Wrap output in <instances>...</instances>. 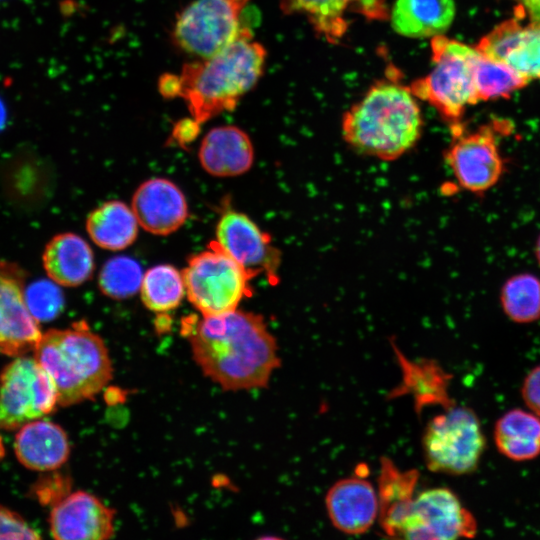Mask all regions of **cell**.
Segmentation results:
<instances>
[{
	"label": "cell",
	"mask_w": 540,
	"mask_h": 540,
	"mask_svg": "<svg viewBox=\"0 0 540 540\" xmlns=\"http://www.w3.org/2000/svg\"><path fill=\"white\" fill-rule=\"evenodd\" d=\"M56 405V386L35 358L17 356L4 367L0 374V428H21L51 413Z\"/></svg>",
	"instance_id": "9c48e42d"
},
{
	"label": "cell",
	"mask_w": 540,
	"mask_h": 540,
	"mask_svg": "<svg viewBox=\"0 0 540 540\" xmlns=\"http://www.w3.org/2000/svg\"><path fill=\"white\" fill-rule=\"evenodd\" d=\"M202 168L216 177L246 173L254 161V149L248 134L234 125L215 127L204 136L199 147Z\"/></svg>",
	"instance_id": "d6986e66"
},
{
	"label": "cell",
	"mask_w": 540,
	"mask_h": 540,
	"mask_svg": "<svg viewBox=\"0 0 540 540\" xmlns=\"http://www.w3.org/2000/svg\"><path fill=\"white\" fill-rule=\"evenodd\" d=\"M522 396L527 406L540 417V365L526 376Z\"/></svg>",
	"instance_id": "836d02e7"
},
{
	"label": "cell",
	"mask_w": 540,
	"mask_h": 540,
	"mask_svg": "<svg viewBox=\"0 0 540 540\" xmlns=\"http://www.w3.org/2000/svg\"><path fill=\"white\" fill-rule=\"evenodd\" d=\"M43 267L59 286L76 287L88 281L95 267L89 244L71 232L55 235L45 246Z\"/></svg>",
	"instance_id": "44dd1931"
},
{
	"label": "cell",
	"mask_w": 540,
	"mask_h": 540,
	"mask_svg": "<svg viewBox=\"0 0 540 540\" xmlns=\"http://www.w3.org/2000/svg\"><path fill=\"white\" fill-rule=\"evenodd\" d=\"M325 506L333 526L349 535L368 531L379 514L378 493L362 476L335 482L327 491Z\"/></svg>",
	"instance_id": "ac0fdd59"
},
{
	"label": "cell",
	"mask_w": 540,
	"mask_h": 540,
	"mask_svg": "<svg viewBox=\"0 0 540 540\" xmlns=\"http://www.w3.org/2000/svg\"><path fill=\"white\" fill-rule=\"evenodd\" d=\"M409 86L396 79L373 84L344 114V141L357 153L393 161L419 141L423 118Z\"/></svg>",
	"instance_id": "7a4b0ae2"
},
{
	"label": "cell",
	"mask_w": 540,
	"mask_h": 540,
	"mask_svg": "<svg viewBox=\"0 0 540 540\" xmlns=\"http://www.w3.org/2000/svg\"><path fill=\"white\" fill-rule=\"evenodd\" d=\"M267 52L246 29L220 53L187 62L180 72L184 99L200 124L234 110L263 74Z\"/></svg>",
	"instance_id": "3957f363"
},
{
	"label": "cell",
	"mask_w": 540,
	"mask_h": 540,
	"mask_svg": "<svg viewBox=\"0 0 540 540\" xmlns=\"http://www.w3.org/2000/svg\"><path fill=\"white\" fill-rule=\"evenodd\" d=\"M494 124L465 132L452 131L453 140L444 158L459 185L472 193H484L495 186L505 171Z\"/></svg>",
	"instance_id": "8fae6325"
},
{
	"label": "cell",
	"mask_w": 540,
	"mask_h": 540,
	"mask_svg": "<svg viewBox=\"0 0 540 540\" xmlns=\"http://www.w3.org/2000/svg\"><path fill=\"white\" fill-rule=\"evenodd\" d=\"M26 271L0 260V353L22 356L34 351L42 333L26 301Z\"/></svg>",
	"instance_id": "7c38bea8"
},
{
	"label": "cell",
	"mask_w": 540,
	"mask_h": 540,
	"mask_svg": "<svg viewBox=\"0 0 540 540\" xmlns=\"http://www.w3.org/2000/svg\"><path fill=\"white\" fill-rule=\"evenodd\" d=\"M378 477L379 523L383 532L396 538L407 508L414 498L419 473L400 470L389 458L381 459Z\"/></svg>",
	"instance_id": "603a6c76"
},
{
	"label": "cell",
	"mask_w": 540,
	"mask_h": 540,
	"mask_svg": "<svg viewBox=\"0 0 540 540\" xmlns=\"http://www.w3.org/2000/svg\"><path fill=\"white\" fill-rule=\"evenodd\" d=\"M486 446L476 414L452 405L433 417L422 436L425 463L433 472L463 475L473 472Z\"/></svg>",
	"instance_id": "8992f818"
},
{
	"label": "cell",
	"mask_w": 540,
	"mask_h": 540,
	"mask_svg": "<svg viewBox=\"0 0 540 540\" xmlns=\"http://www.w3.org/2000/svg\"><path fill=\"white\" fill-rule=\"evenodd\" d=\"M138 221L125 203L112 200L94 209L87 217L86 230L91 240L107 250H123L133 244Z\"/></svg>",
	"instance_id": "cb8c5ba5"
},
{
	"label": "cell",
	"mask_w": 540,
	"mask_h": 540,
	"mask_svg": "<svg viewBox=\"0 0 540 540\" xmlns=\"http://www.w3.org/2000/svg\"><path fill=\"white\" fill-rule=\"evenodd\" d=\"M285 14L304 15L318 36L329 43H339L349 28L348 13L367 20H386V0H281Z\"/></svg>",
	"instance_id": "2e32d148"
},
{
	"label": "cell",
	"mask_w": 540,
	"mask_h": 540,
	"mask_svg": "<svg viewBox=\"0 0 540 540\" xmlns=\"http://www.w3.org/2000/svg\"><path fill=\"white\" fill-rule=\"evenodd\" d=\"M40 535L14 511L0 505V539H39Z\"/></svg>",
	"instance_id": "d6a6232c"
},
{
	"label": "cell",
	"mask_w": 540,
	"mask_h": 540,
	"mask_svg": "<svg viewBox=\"0 0 540 540\" xmlns=\"http://www.w3.org/2000/svg\"><path fill=\"white\" fill-rule=\"evenodd\" d=\"M14 448L21 464L28 469L44 472L62 466L70 453L65 431L44 419L23 425L16 435Z\"/></svg>",
	"instance_id": "ffe728a7"
},
{
	"label": "cell",
	"mask_w": 540,
	"mask_h": 540,
	"mask_svg": "<svg viewBox=\"0 0 540 540\" xmlns=\"http://www.w3.org/2000/svg\"><path fill=\"white\" fill-rule=\"evenodd\" d=\"M473 78L477 103L498 98H508L529 81L507 65L490 59L475 48Z\"/></svg>",
	"instance_id": "484cf974"
},
{
	"label": "cell",
	"mask_w": 540,
	"mask_h": 540,
	"mask_svg": "<svg viewBox=\"0 0 540 540\" xmlns=\"http://www.w3.org/2000/svg\"><path fill=\"white\" fill-rule=\"evenodd\" d=\"M494 438L507 458L531 460L540 454V419L521 409L508 411L497 421Z\"/></svg>",
	"instance_id": "d4e9b609"
},
{
	"label": "cell",
	"mask_w": 540,
	"mask_h": 540,
	"mask_svg": "<svg viewBox=\"0 0 540 540\" xmlns=\"http://www.w3.org/2000/svg\"><path fill=\"white\" fill-rule=\"evenodd\" d=\"M131 208L139 225L154 235H169L188 217V204L181 189L165 178L143 182L132 197Z\"/></svg>",
	"instance_id": "e0dca14e"
},
{
	"label": "cell",
	"mask_w": 540,
	"mask_h": 540,
	"mask_svg": "<svg viewBox=\"0 0 540 540\" xmlns=\"http://www.w3.org/2000/svg\"><path fill=\"white\" fill-rule=\"evenodd\" d=\"M536 256H537V260L540 264V236L537 240V243H536Z\"/></svg>",
	"instance_id": "f35d334b"
},
{
	"label": "cell",
	"mask_w": 540,
	"mask_h": 540,
	"mask_svg": "<svg viewBox=\"0 0 540 540\" xmlns=\"http://www.w3.org/2000/svg\"><path fill=\"white\" fill-rule=\"evenodd\" d=\"M186 293L182 272L160 264L144 272L140 294L144 305L154 312H167L181 303Z\"/></svg>",
	"instance_id": "4316f807"
},
{
	"label": "cell",
	"mask_w": 540,
	"mask_h": 540,
	"mask_svg": "<svg viewBox=\"0 0 540 540\" xmlns=\"http://www.w3.org/2000/svg\"><path fill=\"white\" fill-rule=\"evenodd\" d=\"M182 274L186 295L203 316L236 310L251 294L253 276L215 244L193 255Z\"/></svg>",
	"instance_id": "ba28073f"
},
{
	"label": "cell",
	"mask_w": 540,
	"mask_h": 540,
	"mask_svg": "<svg viewBox=\"0 0 540 540\" xmlns=\"http://www.w3.org/2000/svg\"><path fill=\"white\" fill-rule=\"evenodd\" d=\"M57 285L52 280L39 281L26 290L28 308L39 322L56 318L63 309L64 299Z\"/></svg>",
	"instance_id": "1f68e13d"
},
{
	"label": "cell",
	"mask_w": 540,
	"mask_h": 540,
	"mask_svg": "<svg viewBox=\"0 0 540 540\" xmlns=\"http://www.w3.org/2000/svg\"><path fill=\"white\" fill-rule=\"evenodd\" d=\"M8 164L3 178L11 199L25 206L38 202L40 199L36 195L41 191L35 187L43 183V178L36 157L19 153Z\"/></svg>",
	"instance_id": "4dcf8cb0"
},
{
	"label": "cell",
	"mask_w": 540,
	"mask_h": 540,
	"mask_svg": "<svg viewBox=\"0 0 540 540\" xmlns=\"http://www.w3.org/2000/svg\"><path fill=\"white\" fill-rule=\"evenodd\" d=\"M4 455H5V449H4V445L0 436V462L3 459Z\"/></svg>",
	"instance_id": "ab89813d"
},
{
	"label": "cell",
	"mask_w": 540,
	"mask_h": 540,
	"mask_svg": "<svg viewBox=\"0 0 540 540\" xmlns=\"http://www.w3.org/2000/svg\"><path fill=\"white\" fill-rule=\"evenodd\" d=\"M500 299L504 312L514 322L530 323L540 318V280L532 274L509 278Z\"/></svg>",
	"instance_id": "f1b7e54d"
},
{
	"label": "cell",
	"mask_w": 540,
	"mask_h": 540,
	"mask_svg": "<svg viewBox=\"0 0 540 540\" xmlns=\"http://www.w3.org/2000/svg\"><path fill=\"white\" fill-rule=\"evenodd\" d=\"M454 0H396L389 11L393 30L414 39L442 35L455 17Z\"/></svg>",
	"instance_id": "7402d4cb"
},
{
	"label": "cell",
	"mask_w": 540,
	"mask_h": 540,
	"mask_svg": "<svg viewBox=\"0 0 540 540\" xmlns=\"http://www.w3.org/2000/svg\"><path fill=\"white\" fill-rule=\"evenodd\" d=\"M475 47L438 35L431 39L432 69L414 80L409 88L413 95L432 105L451 124L462 126L468 105L476 104L473 57Z\"/></svg>",
	"instance_id": "5b68a950"
},
{
	"label": "cell",
	"mask_w": 540,
	"mask_h": 540,
	"mask_svg": "<svg viewBox=\"0 0 540 540\" xmlns=\"http://www.w3.org/2000/svg\"><path fill=\"white\" fill-rule=\"evenodd\" d=\"M520 6L524 15H527L531 21L540 22V0H515Z\"/></svg>",
	"instance_id": "8d00e7d4"
},
{
	"label": "cell",
	"mask_w": 540,
	"mask_h": 540,
	"mask_svg": "<svg viewBox=\"0 0 540 540\" xmlns=\"http://www.w3.org/2000/svg\"><path fill=\"white\" fill-rule=\"evenodd\" d=\"M157 88L161 96L165 99L180 97L182 90L180 75L164 73L158 79Z\"/></svg>",
	"instance_id": "d590c367"
},
{
	"label": "cell",
	"mask_w": 540,
	"mask_h": 540,
	"mask_svg": "<svg viewBox=\"0 0 540 540\" xmlns=\"http://www.w3.org/2000/svg\"><path fill=\"white\" fill-rule=\"evenodd\" d=\"M190 344L203 373L227 391L267 387L281 365L275 337L253 312L236 309L203 316Z\"/></svg>",
	"instance_id": "6da1fadb"
},
{
	"label": "cell",
	"mask_w": 540,
	"mask_h": 540,
	"mask_svg": "<svg viewBox=\"0 0 540 540\" xmlns=\"http://www.w3.org/2000/svg\"><path fill=\"white\" fill-rule=\"evenodd\" d=\"M6 121V107L3 100L0 98V129L3 127Z\"/></svg>",
	"instance_id": "74e56055"
},
{
	"label": "cell",
	"mask_w": 540,
	"mask_h": 540,
	"mask_svg": "<svg viewBox=\"0 0 540 540\" xmlns=\"http://www.w3.org/2000/svg\"><path fill=\"white\" fill-rule=\"evenodd\" d=\"M215 245L253 277L265 274L270 280H277L280 252L271 237L246 214L224 212L216 226Z\"/></svg>",
	"instance_id": "4fadbf2b"
},
{
	"label": "cell",
	"mask_w": 540,
	"mask_h": 540,
	"mask_svg": "<svg viewBox=\"0 0 540 540\" xmlns=\"http://www.w3.org/2000/svg\"><path fill=\"white\" fill-rule=\"evenodd\" d=\"M475 48L528 81L540 79V22L523 25L516 15L494 27Z\"/></svg>",
	"instance_id": "5bb4252c"
},
{
	"label": "cell",
	"mask_w": 540,
	"mask_h": 540,
	"mask_svg": "<svg viewBox=\"0 0 540 540\" xmlns=\"http://www.w3.org/2000/svg\"><path fill=\"white\" fill-rule=\"evenodd\" d=\"M200 125L193 117L179 120L173 127L172 140L181 146L192 143L200 132Z\"/></svg>",
	"instance_id": "e575fe53"
},
{
	"label": "cell",
	"mask_w": 540,
	"mask_h": 540,
	"mask_svg": "<svg viewBox=\"0 0 540 540\" xmlns=\"http://www.w3.org/2000/svg\"><path fill=\"white\" fill-rule=\"evenodd\" d=\"M474 516L447 488H432L414 496L396 538L449 540L476 535Z\"/></svg>",
	"instance_id": "30bf717a"
},
{
	"label": "cell",
	"mask_w": 540,
	"mask_h": 540,
	"mask_svg": "<svg viewBox=\"0 0 540 540\" xmlns=\"http://www.w3.org/2000/svg\"><path fill=\"white\" fill-rule=\"evenodd\" d=\"M33 352L52 378L61 406L92 399L112 379L107 347L84 320L46 331Z\"/></svg>",
	"instance_id": "277c9868"
},
{
	"label": "cell",
	"mask_w": 540,
	"mask_h": 540,
	"mask_svg": "<svg viewBox=\"0 0 540 540\" xmlns=\"http://www.w3.org/2000/svg\"><path fill=\"white\" fill-rule=\"evenodd\" d=\"M144 272L135 259L116 256L105 262L99 277L101 292L116 300L127 299L140 291Z\"/></svg>",
	"instance_id": "f546056e"
},
{
	"label": "cell",
	"mask_w": 540,
	"mask_h": 540,
	"mask_svg": "<svg viewBox=\"0 0 540 540\" xmlns=\"http://www.w3.org/2000/svg\"><path fill=\"white\" fill-rule=\"evenodd\" d=\"M401 366L404 372V388L412 392L420 409L430 404H440L444 409L454 405L447 393L451 376L436 363H409L402 357Z\"/></svg>",
	"instance_id": "83f0119b"
},
{
	"label": "cell",
	"mask_w": 540,
	"mask_h": 540,
	"mask_svg": "<svg viewBox=\"0 0 540 540\" xmlns=\"http://www.w3.org/2000/svg\"><path fill=\"white\" fill-rule=\"evenodd\" d=\"M248 1L194 0L175 18L173 45L196 60L220 53L248 29L241 20Z\"/></svg>",
	"instance_id": "52a82bcc"
},
{
	"label": "cell",
	"mask_w": 540,
	"mask_h": 540,
	"mask_svg": "<svg viewBox=\"0 0 540 540\" xmlns=\"http://www.w3.org/2000/svg\"><path fill=\"white\" fill-rule=\"evenodd\" d=\"M115 510L99 498L76 491L57 501L49 517L50 532L59 540H104L114 535Z\"/></svg>",
	"instance_id": "9a60e30c"
}]
</instances>
